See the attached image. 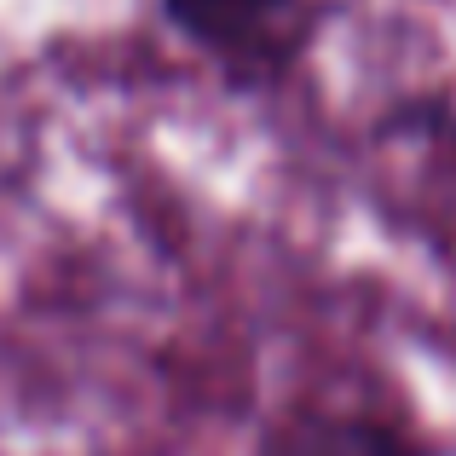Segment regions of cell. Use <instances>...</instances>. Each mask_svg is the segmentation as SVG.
<instances>
[{
    "mask_svg": "<svg viewBox=\"0 0 456 456\" xmlns=\"http://www.w3.org/2000/svg\"><path fill=\"white\" fill-rule=\"evenodd\" d=\"M260 456H428L404 434L370 416H335V411H301L266 434Z\"/></svg>",
    "mask_w": 456,
    "mask_h": 456,
    "instance_id": "6da1fadb",
    "label": "cell"
},
{
    "mask_svg": "<svg viewBox=\"0 0 456 456\" xmlns=\"http://www.w3.org/2000/svg\"><path fill=\"white\" fill-rule=\"evenodd\" d=\"M167 6H174V18L185 23L191 35H202V41H225V35L260 23L272 6H283V0H167Z\"/></svg>",
    "mask_w": 456,
    "mask_h": 456,
    "instance_id": "7a4b0ae2",
    "label": "cell"
}]
</instances>
